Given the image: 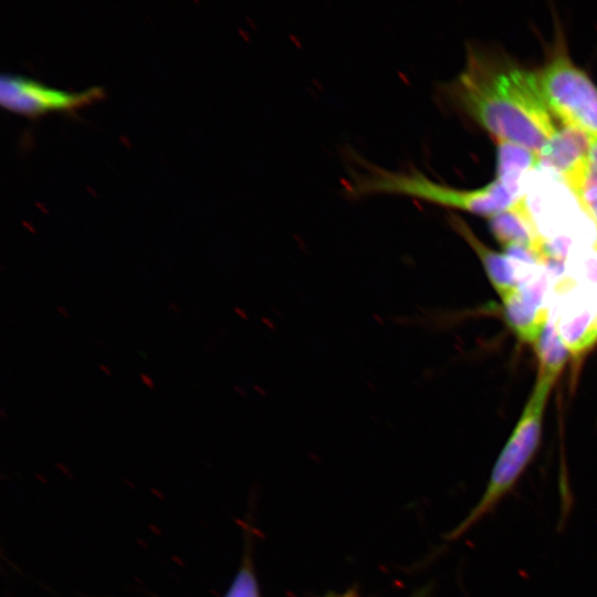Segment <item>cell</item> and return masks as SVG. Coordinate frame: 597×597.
Masks as SVG:
<instances>
[{"label":"cell","instance_id":"obj_1","mask_svg":"<svg viewBox=\"0 0 597 597\" xmlns=\"http://www.w3.org/2000/svg\"><path fill=\"white\" fill-rule=\"evenodd\" d=\"M442 91L496 140L519 144L538 156L557 132L537 74L503 53L470 45L462 71Z\"/></svg>","mask_w":597,"mask_h":597},{"label":"cell","instance_id":"obj_2","mask_svg":"<svg viewBox=\"0 0 597 597\" xmlns=\"http://www.w3.org/2000/svg\"><path fill=\"white\" fill-rule=\"evenodd\" d=\"M360 165L364 169L354 170L345 185V193L352 198L399 195L489 218L520 199L499 179L481 188L459 189L437 182L415 168L392 171L366 161Z\"/></svg>","mask_w":597,"mask_h":597},{"label":"cell","instance_id":"obj_3","mask_svg":"<svg viewBox=\"0 0 597 597\" xmlns=\"http://www.w3.org/2000/svg\"><path fill=\"white\" fill-rule=\"evenodd\" d=\"M555 379L538 375L522 416L491 471L480 500L452 531V538L489 515L515 488L540 446L542 420L549 390Z\"/></svg>","mask_w":597,"mask_h":597},{"label":"cell","instance_id":"obj_4","mask_svg":"<svg viewBox=\"0 0 597 597\" xmlns=\"http://www.w3.org/2000/svg\"><path fill=\"white\" fill-rule=\"evenodd\" d=\"M545 103L564 127L597 142V86L565 52H556L536 73Z\"/></svg>","mask_w":597,"mask_h":597},{"label":"cell","instance_id":"obj_5","mask_svg":"<svg viewBox=\"0 0 597 597\" xmlns=\"http://www.w3.org/2000/svg\"><path fill=\"white\" fill-rule=\"evenodd\" d=\"M104 96L102 87L69 92L46 86L33 78L4 73L0 77V103L3 108L28 117L51 112H70Z\"/></svg>","mask_w":597,"mask_h":597},{"label":"cell","instance_id":"obj_6","mask_svg":"<svg viewBox=\"0 0 597 597\" xmlns=\"http://www.w3.org/2000/svg\"><path fill=\"white\" fill-rule=\"evenodd\" d=\"M556 307L549 320L572 355H580L597 342V302L576 282H558Z\"/></svg>","mask_w":597,"mask_h":597},{"label":"cell","instance_id":"obj_7","mask_svg":"<svg viewBox=\"0 0 597 597\" xmlns=\"http://www.w3.org/2000/svg\"><path fill=\"white\" fill-rule=\"evenodd\" d=\"M548 271L542 268L502 298L507 324L522 341L535 345L549 320Z\"/></svg>","mask_w":597,"mask_h":597},{"label":"cell","instance_id":"obj_8","mask_svg":"<svg viewBox=\"0 0 597 597\" xmlns=\"http://www.w3.org/2000/svg\"><path fill=\"white\" fill-rule=\"evenodd\" d=\"M590 143L582 133L563 127L540 153V164L553 169L578 200L590 175Z\"/></svg>","mask_w":597,"mask_h":597},{"label":"cell","instance_id":"obj_9","mask_svg":"<svg viewBox=\"0 0 597 597\" xmlns=\"http://www.w3.org/2000/svg\"><path fill=\"white\" fill-rule=\"evenodd\" d=\"M489 227L504 249H526L548 264L545 241L525 201V197L520 198L511 208L491 216Z\"/></svg>","mask_w":597,"mask_h":597},{"label":"cell","instance_id":"obj_10","mask_svg":"<svg viewBox=\"0 0 597 597\" xmlns=\"http://www.w3.org/2000/svg\"><path fill=\"white\" fill-rule=\"evenodd\" d=\"M449 223L472 248L481 260L486 274L498 294L503 297L520 285V279L513 261L506 255L488 248L476 238L470 227L458 216L449 214Z\"/></svg>","mask_w":597,"mask_h":597},{"label":"cell","instance_id":"obj_11","mask_svg":"<svg viewBox=\"0 0 597 597\" xmlns=\"http://www.w3.org/2000/svg\"><path fill=\"white\" fill-rule=\"evenodd\" d=\"M496 179L514 196L521 198L523 179L533 168L541 165L538 154L505 140H496Z\"/></svg>","mask_w":597,"mask_h":597},{"label":"cell","instance_id":"obj_12","mask_svg":"<svg viewBox=\"0 0 597 597\" xmlns=\"http://www.w3.org/2000/svg\"><path fill=\"white\" fill-rule=\"evenodd\" d=\"M534 346L538 357V375L556 379L570 353L551 320Z\"/></svg>","mask_w":597,"mask_h":597},{"label":"cell","instance_id":"obj_13","mask_svg":"<svg viewBox=\"0 0 597 597\" xmlns=\"http://www.w3.org/2000/svg\"><path fill=\"white\" fill-rule=\"evenodd\" d=\"M223 597H260L258 580L249 556L244 557Z\"/></svg>","mask_w":597,"mask_h":597},{"label":"cell","instance_id":"obj_14","mask_svg":"<svg viewBox=\"0 0 597 597\" xmlns=\"http://www.w3.org/2000/svg\"><path fill=\"white\" fill-rule=\"evenodd\" d=\"M578 203L585 213L597 224V176L590 172Z\"/></svg>","mask_w":597,"mask_h":597},{"label":"cell","instance_id":"obj_15","mask_svg":"<svg viewBox=\"0 0 597 597\" xmlns=\"http://www.w3.org/2000/svg\"><path fill=\"white\" fill-rule=\"evenodd\" d=\"M589 160H590V171L597 175V142L590 144Z\"/></svg>","mask_w":597,"mask_h":597},{"label":"cell","instance_id":"obj_16","mask_svg":"<svg viewBox=\"0 0 597 597\" xmlns=\"http://www.w3.org/2000/svg\"><path fill=\"white\" fill-rule=\"evenodd\" d=\"M139 378H140L142 383H143L146 387H148L149 389H154V388H155V383H154L153 378H151L150 376H148L147 374L142 373V374L139 375Z\"/></svg>","mask_w":597,"mask_h":597},{"label":"cell","instance_id":"obj_17","mask_svg":"<svg viewBox=\"0 0 597 597\" xmlns=\"http://www.w3.org/2000/svg\"><path fill=\"white\" fill-rule=\"evenodd\" d=\"M168 308L170 310V312L175 313V314H180L181 313V308L179 305H177L176 303L174 302H170L168 304Z\"/></svg>","mask_w":597,"mask_h":597},{"label":"cell","instance_id":"obj_18","mask_svg":"<svg viewBox=\"0 0 597 597\" xmlns=\"http://www.w3.org/2000/svg\"><path fill=\"white\" fill-rule=\"evenodd\" d=\"M98 368H100V370H101L102 373H104V374L107 375V376H112V375H113L111 368H109L107 365H105V364H100V365H98Z\"/></svg>","mask_w":597,"mask_h":597},{"label":"cell","instance_id":"obj_19","mask_svg":"<svg viewBox=\"0 0 597 597\" xmlns=\"http://www.w3.org/2000/svg\"><path fill=\"white\" fill-rule=\"evenodd\" d=\"M56 310L64 318L69 317L70 314H69L67 310L64 306L59 305V306H56Z\"/></svg>","mask_w":597,"mask_h":597},{"label":"cell","instance_id":"obj_20","mask_svg":"<svg viewBox=\"0 0 597 597\" xmlns=\"http://www.w3.org/2000/svg\"><path fill=\"white\" fill-rule=\"evenodd\" d=\"M0 416H1L3 419H7V418H8V413L6 412L4 408H1V409H0Z\"/></svg>","mask_w":597,"mask_h":597},{"label":"cell","instance_id":"obj_21","mask_svg":"<svg viewBox=\"0 0 597 597\" xmlns=\"http://www.w3.org/2000/svg\"><path fill=\"white\" fill-rule=\"evenodd\" d=\"M344 597H347V596H344Z\"/></svg>","mask_w":597,"mask_h":597}]
</instances>
